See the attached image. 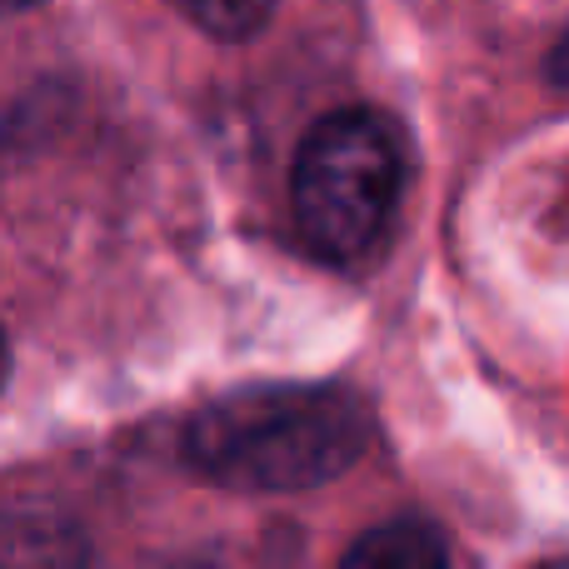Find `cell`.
Wrapping results in <instances>:
<instances>
[{"label":"cell","instance_id":"5","mask_svg":"<svg viewBox=\"0 0 569 569\" xmlns=\"http://www.w3.org/2000/svg\"><path fill=\"white\" fill-rule=\"evenodd\" d=\"M550 80H555V86H565V90H569V30L560 36V46L550 50Z\"/></svg>","mask_w":569,"mask_h":569},{"label":"cell","instance_id":"4","mask_svg":"<svg viewBox=\"0 0 569 569\" xmlns=\"http://www.w3.org/2000/svg\"><path fill=\"white\" fill-rule=\"evenodd\" d=\"M170 6L216 40H250L276 16V0H170Z\"/></svg>","mask_w":569,"mask_h":569},{"label":"cell","instance_id":"7","mask_svg":"<svg viewBox=\"0 0 569 569\" xmlns=\"http://www.w3.org/2000/svg\"><path fill=\"white\" fill-rule=\"evenodd\" d=\"M6 370H10V345H6V335H0V385H6Z\"/></svg>","mask_w":569,"mask_h":569},{"label":"cell","instance_id":"3","mask_svg":"<svg viewBox=\"0 0 569 569\" xmlns=\"http://www.w3.org/2000/svg\"><path fill=\"white\" fill-rule=\"evenodd\" d=\"M345 565L350 569H435V565H450V545L425 520H395V525L370 530L365 540H355Z\"/></svg>","mask_w":569,"mask_h":569},{"label":"cell","instance_id":"2","mask_svg":"<svg viewBox=\"0 0 569 569\" xmlns=\"http://www.w3.org/2000/svg\"><path fill=\"white\" fill-rule=\"evenodd\" d=\"M405 190V136L380 110H335L295 156V230L320 260L355 266L390 236Z\"/></svg>","mask_w":569,"mask_h":569},{"label":"cell","instance_id":"6","mask_svg":"<svg viewBox=\"0 0 569 569\" xmlns=\"http://www.w3.org/2000/svg\"><path fill=\"white\" fill-rule=\"evenodd\" d=\"M40 0H0V16H20V10H36Z\"/></svg>","mask_w":569,"mask_h":569},{"label":"cell","instance_id":"1","mask_svg":"<svg viewBox=\"0 0 569 569\" xmlns=\"http://www.w3.org/2000/svg\"><path fill=\"white\" fill-rule=\"evenodd\" d=\"M370 445V410L340 385H246L186 425V465L220 490L300 495Z\"/></svg>","mask_w":569,"mask_h":569}]
</instances>
